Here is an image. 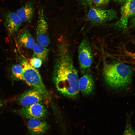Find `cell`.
I'll return each instance as SVG.
<instances>
[{"label":"cell","mask_w":135,"mask_h":135,"mask_svg":"<svg viewBox=\"0 0 135 135\" xmlns=\"http://www.w3.org/2000/svg\"><path fill=\"white\" fill-rule=\"evenodd\" d=\"M68 45L60 42L54 72L53 79L56 88L61 94L74 98L78 94L79 78L74 66Z\"/></svg>","instance_id":"obj_1"},{"label":"cell","mask_w":135,"mask_h":135,"mask_svg":"<svg viewBox=\"0 0 135 135\" xmlns=\"http://www.w3.org/2000/svg\"><path fill=\"white\" fill-rule=\"evenodd\" d=\"M133 74L130 66L120 62H104L103 74L108 85L115 89L126 88L130 84Z\"/></svg>","instance_id":"obj_2"},{"label":"cell","mask_w":135,"mask_h":135,"mask_svg":"<svg viewBox=\"0 0 135 135\" xmlns=\"http://www.w3.org/2000/svg\"><path fill=\"white\" fill-rule=\"evenodd\" d=\"M21 65L23 69L22 80L34 88L48 94L47 91L38 70L27 61H23Z\"/></svg>","instance_id":"obj_3"},{"label":"cell","mask_w":135,"mask_h":135,"mask_svg":"<svg viewBox=\"0 0 135 135\" xmlns=\"http://www.w3.org/2000/svg\"><path fill=\"white\" fill-rule=\"evenodd\" d=\"M78 59L80 71L83 74L88 73L94 58L90 45L86 38L82 40L78 48Z\"/></svg>","instance_id":"obj_4"},{"label":"cell","mask_w":135,"mask_h":135,"mask_svg":"<svg viewBox=\"0 0 135 135\" xmlns=\"http://www.w3.org/2000/svg\"><path fill=\"white\" fill-rule=\"evenodd\" d=\"M117 13L113 9H102L92 7L88 10L87 17L92 23L100 24L116 18Z\"/></svg>","instance_id":"obj_5"},{"label":"cell","mask_w":135,"mask_h":135,"mask_svg":"<svg viewBox=\"0 0 135 135\" xmlns=\"http://www.w3.org/2000/svg\"><path fill=\"white\" fill-rule=\"evenodd\" d=\"M38 12L36 28L37 40L38 44L46 47L50 43L47 23L42 9L40 8Z\"/></svg>","instance_id":"obj_6"},{"label":"cell","mask_w":135,"mask_h":135,"mask_svg":"<svg viewBox=\"0 0 135 135\" xmlns=\"http://www.w3.org/2000/svg\"><path fill=\"white\" fill-rule=\"evenodd\" d=\"M120 17L114 24L119 29L127 28L128 20L135 15V0H126L121 8Z\"/></svg>","instance_id":"obj_7"},{"label":"cell","mask_w":135,"mask_h":135,"mask_svg":"<svg viewBox=\"0 0 135 135\" xmlns=\"http://www.w3.org/2000/svg\"><path fill=\"white\" fill-rule=\"evenodd\" d=\"M47 95L36 89H31L22 94L18 102L23 106H27L39 103L44 99Z\"/></svg>","instance_id":"obj_8"},{"label":"cell","mask_w":135,"mask_h":135,"mask_svg":"<svg viewBox=\"0 0 135 135\" xmlns=\"http://www.w3.org/2000/svg\"><path fill=\"white\" fill-rule=\"evenodd\" d=\"M18 112L22 116L28 119L35 118L42 119L46 116L47 114L46 108L40 103L23 106L19 110Z\"/></svg>","instance_id":"obj_9"},{"label":"cell","mask_w":135,"mask_h":135,"mask_svg":"<svg viewBox=\"0 0 135 135\" xmlns=\"http://www.w3.org/2000/svg\"><path fill=\"white\" fill-rule=\"evenodd\" d=\"M28 132L30 135H42L48 130L49 126L42 119L32 118L29 119L27 124Z\"/></svg>","instance_id":"obj_10"},{"label":"cell","mask_w":135,"mask_h":135,"mask_svg":"<svg viewBox=\"0 0 135 135\" xmlns=\"http://www.w3.org/2000/svg\"><path fill=\"white\" fill-rule=\"evenodd\" d=\"M4 18L6 27L9 33L12 34L16 32L22 22L16 13L8 12L4 14Z\"/></svg>","instance_id":"obj_11"},{"label":"cell","mask_w":135,"mask_h":135,"mask_svg":"<svg viewBox=\"0 0 135 135\" xmlns=\"http://www.w3.org/2000/svg\"><path fill=\"white\" fill-rule=\"evenodd\" d=\"M79 88L80 90L84 95H89L92 94L94 88V82L92 75L86 73L79 80Z\"/></svg>","instance_id":"obj_12"},{"label":"cell","mask_w":135,"mask_h":135,"mask_svg":"<svg viewBox=\"0 0 135 135\" xmlns=\"http://www.w3.org/2000/svg\"><path fill=\"white\" fill-rule=\"evenodd\" d=\"M34 11L33 4L31 2L28 1L18 9L16 13L22 22H26L32 20Z\"/></svg>","instance_id":"obj_13"},{"label":"cell","mask_w":135,"mask_h":135,"mask_svg":"<svg viewBox=\"0 0 135 135\" xmlns=\"http://www.w3.org/2000/svg\"><path fill=\"white\" fill-rule=\"evenodd\" d=\"M18 44L28 48H32L35 44L34 41L28 30H22L19 34L18 37Z\"/></svg>","instance_id":"obj_14"},{"label":"cell","mask_w":135,"mask_h":135,"mask_svg":"<svg viewBox=\"0 0 135 135\" xmlns=\"http://www.w3.org/2000/svg\"><path fill=\"white\" fill-rule=\"evenodd\" d=\"M32 49L37 58L41 60L42 62L46 60L48 52V50L46 47L38 43H36L35 44Z\"/></svg>","instance_id":"obj_15"},{"label":"cell","mask_w":135,"mask_h":135,"mask_svg":"<svg viewBox=\"0 0 135 135\" xmlns=\"http://www.w3.org/2000/svg\"><path fill=\"white\" fill-rule=\"evenodd\" d=\"M12 72L13 74L16 78L22 80L23 69L21 64H16L12 66Z\"/></svg>","instance_id":"obj_16"},{"label":"cell","mask_w":135,"mask_h":135,"mask_svg":"<svg viewBox=\"0 0 135 135\" xmlns=\"http://www.w3.org/2000/svg\"><path fill=\"white\" fill-rule=\"evenodd\" d=\"M130 118H127L123 135H135V131L132 126Z\"/></svg>","instance_id":"obj_17"},{"label":"cell","mask_w":135,"mask_h":135,"mask_svg":"<svg viewBox=\"0 0 135 135\" xmlns=\"http://www.w3.org/2000/svg\"><path fill=\"white\" fill-rule=\"evenodd\" d=\"M29 62L30 64L34 67L38 68L41 66L42 61L37 57H34L30 59Z\"/></svg>","instance_id":"obj_18"},{"label":"cell","mask_w":135,"mask_h":135,"mask_svg":"<svg viewBox=\"0 0 135 135\" xmlns=\"http://www.w3.org/2000/svg\"><path fill=\"white\" fill-rule=\"evenodd\" d=\"M110 0H92L91 4L96 7L104 6L108 4Z\"/></svg>","instance_id":"obj_19"},{"label":"cell","mask_w":135,"mask_h":135,"mask_svg":"<svg viewBox=\"0 0 135 135\" xmlns=\"http://www.w3.org/2000/svg\"><path fill=\"white\" fill-rule=\"evenodd\" d=\"M82 4L86 6L91 5L92 0H80Z\"/></svg>","instance_id":"obj_20"},{"label":"cell","mask_w":135,"mask_h":135,"mask_svg":"<svg viewBox=\"0 0 135 135\" xmlns=\"http://www.w3.org/2000/svg\"><path fill=\"white\" fill-rule=\"evenodd\" d=\"M131 28H134L135 27V15L132 17L130 25Z\"/></svg>","instance_id":"obj_21"},{"label":"cell","mask_w":135,"mask_h":135,"mask_svg":"<svg viewBox=\"0 0 135 135\" xmlns=\"http://www.w3.org/2000/svg\"><path fill=\"white\" fill-rule=\"evenodd\" d=\"M112 1L116 2H124L126 0H111Z\"/></svg>","instance_id":"obj_22"},{"label":"cell","mask_w":135,"mask_h":135,"mask_svg":"<svg viewBox=\"0 0 135 135\" xmlns=\"http://www.w3.org/2000/svg\"><path fill=\"white\" fill-rule=\"evenodd\" d=\"M2 104V100L0 98V107L1 106Z\"/></svg>","instance_id":"obj_23"}]
</instances>
